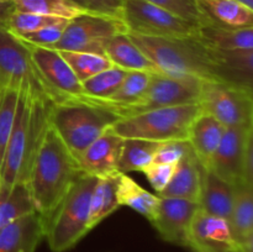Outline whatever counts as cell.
<instances>
[{"mask_svg":"<svg viewBox=\"0 0 253 252\" xmlns=\"http://www.w3.org/2000/svg\"><path fill=\"white\" fill-rule=\"evenodd\" d=\"M82 174L78 160L49 125L26 180L35 209L43 222Z\"/></svg>","mask_w":253,"mask_h":252,"instance_id":"cell-1","label":"cell"},{"mask_svg":"<svg viewBox=\"0 0 253 252\" xmlns=\"http://www.w3.org/2000/svg\"><path fill=\"white\" fill-rule=\"evenodd\" d=\"M136 46L161 73L193 77L204 82L224 81L216 49L195 36L150 37L127 32Z\"/></svg>","mask_w":253,"mask_h":252,"instance_id":"cell-2","label":"cell"},{"mask_svg":"<svg viewBox=\"0 0 253 252\" xmlns=\"http://www.w3.org/2000/svg\"><path fill=\"white\" fill-rule=\"evenodd\" d=\"M52 101L19 94L14 128L0 168V194L26 183L40 145L49 126Z\"/></svg>","mask_w":253,"mask_h":252,"instance_id":"cell-3","label":"cell"},{"mask_svg":"<svg viewBox=\"0 0 253 252\" xmlns=\"http://www.w3.org/2000/svg\"><path fill=\"white\" fill-rule=\"evenodd\" d=\"M96 177L82 174L44 221V239L52 252L73 249L89 231L90 198Z\"/></svg>","mask_w":253,"mask_h":252,"instance_id":"cell-4","label":"cell"},{"mask_svg":"<svg viewBox=\"0 0 253 252\" xmlns=\"http://www.w3.org/2000/svg\"><path fill=\"white\" fill-rule=\"evenodd\" d=\"M118 119L111 111L82 100L53 103L48 115L49 125L77 160Z\"/></svg>","mask_w":253,"mask_h":252,"instance_id":"cell-5","label":"cell"},{"mask_svg":"<svg viewBox=\"0 0 253 252\" xmlns=\"http://www.w3.org/2000/svg\"><path fill=\"white\" fill-rule=\"evenodd\" d=\"M202 113L199 104L168 106L120 118L109 130L123 138L167 142L187 141L189 127Z\"/></svg>","mask_w":253,"mask_h":252,"instance_id":"cell-6","label":"cell"},{"mask_svg":"<svg viewBox=\"0 0 253 252\" xmlns=\"http://www.w3.org/2000/svg\"><path fill=\"white\" fill-rule=\"evenodd\" d=\"M12 89L34 99L53 103L48 88L37 72L29 44L0 27V90Z\"/></svg>","mask_w":253,"mask_h":252,"instance_id":"cell-7","label":"cell"},{"mask_svg":"<svg viewBox=\"0 0 253 252\" xmlns=\"http://www.w3.org/2000/svg\"><path fill=\"white\" fill-rule=\"evenodd\" d=\"M203 83L204 81L193 77L152 73L147 89L136 103L109 111L120 119L168 106L198 104Z\"/></svg>","mask_w":253,"mask_h":252,"instance_id":"cell-8","label":"cell"},{"mask_svg":"<svg viewBox=\"0 0 253 252\" xmlns=\"http://www.w3.org/2000/svg\"><path fill=\"white\" fill-rule=\"evenodd\" d=\"M198 104L203 113L225 127L253 125V93L249 86L231 82H204Z\"/></svg>","mask_w":253,"mask_h":252,"instance_id":"cell-9","label":"cell"},{"mask_svg":"<svg viewBox=\"0 0 253 252\" xmlns=\"http://www.w3.org/2000/svg\"><path fill=\"white\" fill-rule=\"evenodd\" d=\"M121 20L127 32L150 37H188L199 25L145 0H124Z\"/></svg>","mask_w":253,"mask_h":252,"instance_id":"cell-10","label":"cell"},{"mask_svg":"<svg viewBox=\"0 0 253 252\" xmlns=\"http://www.w3.org/2000/svg\"><path fill=\"white\" fill-rule=\"evenodd\" d=\"M126 32L127 29L121 19L86 12L76 19L69 20L59 41L51 48L57 51L93 52L104 54V41Z\"/></svg>","mask_w":253,"mask_h":252,"instance_id":"cell-11","label":"cell"},{"mask_svg":"<svg viewBox=\"0 0 253 252\" xmlns=\"http://www.w3.org/2000/svg\"><path fill=\"white\" fill-rule=\"evenodd\" d=\"M29 44V43H27ZM31 58L53 103L79 100L84 95L81 81L76 77L61 52L51 47L29 44Z\"/></svg>","mask_w":253,"mask_h":252,"instance_id":"cell-12","label":"cell"},{"mask_svg":"<svg viewBox=\"0 0 253 252\" xmlns=\"http://www.w3.org/2000/svg\"><path fill=\"white\" fill-rule=\"evenodd\" d=\"M252 135L253 125L226 127L205 168L232 185L244 183L245 151Z\"/></svg>","mask_w":253,"mask_h":252,"instance_id":"cell-13","label":"cell"},{"mask_svg":"<svg viewBox=\"0 0 253 252\" xmlns=\"http://www.w3.org/2000/svg\"><path fill=\"white\" fill-rule=\"evenodd\" d=\"M199 204L175 198H161L157 212L151 221L160 236L169 244L189 247V232Z\"/></svg>","mask_w":253,"mask_h":252,"instance_id":"cell-14","label":"cell"},{"mask_svg":"<svg viewBox=\"0 0 253 252\" xmlns=\"http://www.w3.org/2000/svg\"><path fill=\"white\" fill-rule=\"evenodd\" d=\"M188 249L194 252H235L239 247L231 235L229 221L199 208L190 226Z\"/></svg>","mask_w":253,"mask_h":252,"instance_id":"cell-15","label":"cell"},{"mask_svg":"<svg viewBox=\"0 0 253 252\" xmlns=\"http://www.w3.org/2000/svg\"><path fill=\"white\" fill-rule=\"evenodd\" d=\"M123 142L124 138L110 130L99 136L78 157L84 174L101 178L119 173L118 165Z\"/></svg>","mask_w":253,"mask_h":252,"instance_id":"cell-16","label":"cell"},{"mask_svg":"<svg viewBox=\"0 0 253 252\" xmlns=\"http://www.w3.org/2000/svg\"><path fill=\"white\" fill-rule=\"evenodd\" d=\"M43 239V219L30 212L0 229V252H35Z\"/></svg>","mask_w":253,"mask_h":252,"instance_id":"cell-17","label":"cell"},{"mask_svg":"<svg viewBox=\"0 0 253 252\" xmlns=\"http://www.w3.org/2000/svg\"><path fill=\"white\" fill-rule=\"evenodd\" d=\"M203 170H204V166L190 148L189 152L177 165L174 174L167 187L157 195L161 198L189 200V202L199 204Z\"/></svg>","mask_w":253,"mask_h":252,"instance_id":"cell-18","label":"cell"},{"mask_svg":"<svg viewBox=\"0 0 253 252\" xmlns=\"http://www.w3.org/2000/svg\"><path fill=\"white\" fill-rule=\"evenodd\" d=\"M234 187L230 230L240 251L253 252V185L239 183Z\"/></svg>","mask_w":253,"mask_h":252,"instance_id":"cell-19","label":"cell"},{"mask_svg":"<svg viewBox=\"0 0 253 252\" xmlns=\"http://www.w3.org/2000/svg\"><path fill=\"white\" fill-rule=\"evenodd\" d=\"M103 53L110 59L113 66L125 71H140L148 73H161L145 53L136 46L135 42L126 34L116 35L105 40Z\"/></svg>","mask_w":253,"mask_h":252,"instance_id":"cell-20","label":"cell"},{"mask_svg":"<svg viewBox=\"0 0 253 252\" xmlns=\"http://www.w3.org/2000/svg\"><path fill=\"white\" fill-rule=\"evenodd\" d=\"M225 130L226 127L220 121L203 111L190 125L187 141L204 167L214 155Z\"/></svg>","mask_w":253,"mask_h":252,"instance_id":"cell-21","label":"cell"},{"mask_svg":"<svg viewBox=\"0 0 253 252\" xmlns=\"http://www.w3.org/2000/svg\"><path fill=\"white\" fill-rule=\"evenodd\" d=\"M235 187L204 167L199 207L203 211L229 221L234 203Z\"/></svg>","mask_w":253,"mask_h":252,"instance_id":"cell-22","label":"cell"},{"mask_svg":"<svg viewBox=\"0 0 253 252\" xmlns=\"http://www.w3.org/2000/svg\"><path fill=\"white\" fill-rule=\"evenodd\" d=\"M205 22L227 27H253V10L236 0H195Z\"/></svg>","mask_w":253,"mask_h":252,"instance_id":"cell-23","label":"cell"},{"mask_svg":"<svg viewBox=\"0 0 253 252\" xmlns=\"http://www.w3.org/2000/svg\"><path fill=\"white\" fill-rule=\"evenodd\" d=\"M197 37L217 51L253 49V27H227L204 22L199 25Z\"/></svg>","mask_w":253,"mask_h":252,"instance_id":"cell-24","label":"cell"},{"mask_svg":"<svg viewBox=\"0 0 253 252\" xmlns=\"http://www.w3.org/2000/svg\"><path fill=\"white\" fill-rule=\"evenodd\" d=\"M120 173L96 178L90 198L89 227L93 230L104 219L120 208L118 200V183Z\"/></svg>","mask_w":253,"mask_h":252,"instance_id":"cell-25","label":"cell"},{"mask_svg":"<svg viewBox=\"0 0 253 252\" xmlns=\"http://www.w3.org/2000/svg\"><path fill=\"white\" fill-rule=\"evenodd\" d=\"M118 200L120 207H128L152 221L160 205V197L150 193L128 175L120 173L118 183Z\"/></svg>","mask_w":253,"mask_h":252,"instance_id":"cell-26","label":"cell"},{"mask_svg":"<svg viewBox=\"0 0 253 252\" xmlns=\"http://www.w3.org/2000/svg\"><path fill=\"white\" fill-rule=\"evenodd\" d=\"M161 143L141 138H124L118 165L119 173L127 174L130 172H143L153 163Z\"/></svg>","mask_w":253,"mask_h":252,"instance_id":"cell-27","label":"cell"},{"mask_svg":"<svg viewBox=\"0 0 253 252\" xmlns=\"http://www.w3.org/2000/svg\"><path fill=\"white\" fill-rule=\"evenodd\" d=\"M225 82L241 84L252 88L253 49L217 51Z\"/></svg>","mask_w":253,"mask_h":252,"instance_id":"cell-28","label":"cell"},{"mask_svg":"<svg viewBox=\"0 0 253 252\" xmlns=\"http://www.w3.org/2000/svg\"><path fill=\"white\" fill-rule=\"evenodd\" d=\"M34 211L36 209L26 183H17L0 194V229Z\"/></svg>","mask_w":253,"mask_h":252,"instance_id":"cell-29","label":"cell"},{"mask_svg":"<svg viewBox=\"0 0 253 252\" xmlns=\"http://www.w3.org/2000/svg\"><path fill=\"white\" fill-rule=\"evenodd\" d=\"M15 10L20 12L43 15L63 20H73L90 12L85 7L69 0H14Z\"/></svg>","mask_w":253,"mask_h":252,"instance_id":"cell-30","label":"cell"},{"mask_svg":"<svg viewBox=\"0 0 253 252\" xmlns=\"http://www.w3.org/2000/svg\"><path fill=\"white\" fill-rule=\"evenodd\" d=\"M62 57L69 64L77 78L82 82L86 81L90 77L111 68L113 63L104 54L93 53V52H76V51H59Z\"/></svg>","mask_w":253,"mask_h":252,"instance_id":"cell-31","label":"cell"},{"mask_svg":"<svg viewBox=\"0 0 253 252\" xmlns=\"http://www.w3.org/2000/svg\"><path fill=\"white\" fill-rule=\"evenodd\" d=\"M126 74L127 71L114 66L90 77L86 81L82 82L84 96L94 99L108 98L120 86Z\"/></svg>","mask_w":253,"mask_h":252,"instance_id":"cell-32","label":"cell"},{"mask_svg":"<svg viewBox=\"0 0 253 252\" xmlns=\"http://www.w3.org/2000/svg\"><path fill=\"white\" fill-rule=\"evenodd\" d=\"M17 103H19V93L16 90L12 89L0 90V168L14 128Z\"/></svg>","mask_w":253,"mask_h":252,"instance_id":"cell-33","label":"cell"},{"mask_svg":"<svg viewBox=\"0 0 253 252\" xmlns=\"http://www.w3.org/2000/svg\"><path fill=\"white\" fill-rule=\"evenodd\" d=\"M62 20L63 19L43 16V15L31 14V12H20L15 10V12L7 21L6 30L15 36H22V35L31 34L37 30L43 29L48 25L56 24Z\"/></svg>","mask_w":253,"mask_h":252,"instance_id":"cell-34","label":"cell"},{"mask_svg":"<svg viewBox=\"0 0 253 252\" xmlns=\"http://www.w3.org/2000/svg\"><path fill=\"white\" fill-rule=\"evenodd\" d=\"M68 22L69 20H62V21L56 22V24L48 25V26L43 27V29L31 32V34H26L16 37L21 40V41H24L25 43L34 44V46L52 47L54 43L59 41Z\"/></svg>","mask_w":253,"mask_h":252,"instance_id":"cell-35","label":"cell"},{"mask_svg":"<svg viewBox=\"0 0 253 252\" xmlns=\"http://www.w3.org/2000/svg\"><path fill=\"white\" fill-rule=\"evenodd\" d=\"M145 1L168 10L189 21L197 22V24L205 22L195 0H145Z\"/></svg>","mask_w":253,"mask_h":252,"instance_id":"cell-36","label":"cell"},{"mask_svg":"<svg viewBox=\"0 0 253 252\" xmlns=\"http://www.w3.org/2000/svg\"><path fill=\"white\" fill-rule=\"evenodd\" d=\"M190 145L188 141H167L161 143L153 162L165 165H178L183 157L189 152Z\"/></svg>","mask_w":253,"mask_h":252,"instance_id":"cell-37","label":"cell"},{"mask_svg":"<svg viewBox=\"0 0 253 252\" xmlns=\"http://www.w3.org/2000/svg\"><path fill=\"white\" fill-rule=\"evenodd\" d=\"M177 165H165V163L153 162L143 170L146 178L152 185L153 189L158 193L162 192L172 179Z\"/></svg>","mask_w":253,"mask_h":252,"instance_id":"cell-38","label":"cell"},{"mask_svg":"<svg viewBox=\"0 0 253 252\" xmlns=\"http://www.w3.org/2000/svg\"><path fill=\"white\" fill-rule=\"evenodd\" d=\"M90 12L121 19L124 0H82Z\"/></svg>","mask_w":253,"mask_h":252,"instance_id":"cell-39","label":"cell"},{"mask_svg":"<svg viewBox=\"0 0 253 252\" xmlns=\"http://www.w3.org/2000/svg\"><path fill=\"white\" fill-rule=\"evenodd\" d=\"M244 183L253 185V135L250 137L245 151Z\"/></svg>","mask_w":253,"mask_h":252,"instance_id":"cell-40","label":"cell"},{"mask_svg":"<svg viewBox=\"0 0 253 252\" xmlns=\"http://www.w3.org/2000/svg\"><path fill=\"white\" fill-rule=\"evenodd\" d=\"M15 12L14 0H0V27L6 29L10 16Z\"/></svg>","mask_w":253,"mask_h":252,"instance_id":"cell-41","label":"cell"},{"mask_svg":"<svg viewBox=\"0 0 253 252\" xmlns=\"http://www.w3.org/2000/svg\"><path fill=\"white\" fill-rule=\"evenodd\" d=\"M236 1L241 2V4L245 5V6L250 7V9L253 10V0H236Z\"/></svg>","mask_w":253,"mask_h":252,"instance_id":"cell-42","label":"cell"},{"mask_svg":"<svg viewBox=\"0 0 253 252\" xmlns=\"http://www.w3.org/2000/svg\"><path fill=\"white\" fill-rule=\"evenodd\" d=\"M69 1H72V2H74V4H78V5H81V6L85 7L83 5V1H82V0H69ZM85 9H86V7H85ZM86 10H88V9H86Z\"/></svg>","mask_w":253,"mask_h":252,"instance_id":"cell-43","label":"cell"},{"mask_svg":"<svg viewBox=\"0 0 253 252\" xmlns=\"http://www.w3.org/2000/svg\"><path fill=\"white\" fill-rule=\"evenodd\" d=\"M235 252H242V251H240V250H236V251H235Z\"/></svg>","mask_w":253,"mask_h":252,"instance_id":"cell-44","label":"cell"}]
</instances>
